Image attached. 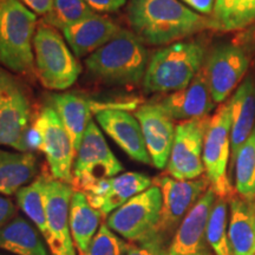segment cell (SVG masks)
<instances>
[{"instance_id":"6da1fadb","label":"cell","mask_w":255,"mask_h":255,"mask_svg":"<svg viewBox=\"0 0 255 255\" xmlns=\"http://www.w3.org/2000/svg\"><path fill=\"white\" fill-rule=\"evenodd\" d=\"M127 17L133 33L150 45H170L199 32L216 31L210 15L199 14L178 0H130Z\"/></svg>"},{"instance_id":"7a4b0ae2","label":"cell","mask_w":255,"mask_h":255,"mask_svg":"<svg viewBox=\"0 0 255 255\" xmlns=\"http://www.w3.org/2000/svg\"><path fill=\"white\" fill-rule=\"evenodd\" d=\"M148 63L149 55L144 43L126 28H121L113 39L85 60L92 77L105 84L121 87L143 82Z\"/></svg>"},{"instance_id":"3957f363","label":"cell","mask_w":255,"mask_h":255,"mask_svg":"<svg viewBox=\"0 0 255 255\" xmlns=\"http://www.w3.org/2000/svg\"><path fill=\"white\" fill-rule=\"evenodd\" d=\"M205 46L181 40L156 51L146 66L143 88L148 94L175 92L188 87L205 64Z\"/></svg>"},{"instance_id":"277c9868","label":"cell","mask_w":255,"mask_h":255,"mask_svg":"<svg viewBox=\"0 0 255 255\" xmlns=\"http://www.w3.org/2000/svg\"><path fill=\"white\" fill-rule=\"evenodd\" d=\"M37 15L20 0H0V64L8 71L31 75Z\"/></svg>"},{"instance_id":"5b68a950","label":"cell","mask_w":255,"mask_h":255,"mask_svg":"<svg viewBox=\"0 0 255 255\" xmlns=\"http://www.w3.org/2000/svg\"><path fill=\"white\" fill-rule=\"evenodd\" d=\"M33 52L38 78L44 88L64 91L77 82L82 66L57 28L39 24L34 34Z\"/></svg>"},{"instance_id":"8992f818","label":"cell","mask_w":255,"mask_h":255,"mask_svg":"<svg viewBox=\"0 0 255 255\" xmlns=\"http://www.w3.org/2000/svg\"><path fill=\"white\" fill-rule=\"evenodd\" d=\"M31 127V103L24 83L0 66V145L32 152L28 144Z\"/></svg>"},{"instance_id":"52a82bcc","label":"cell","mask_w":255,"mask_h":255,"mask_svg":"<svg viewBox=\"0 0 255 255\" xmlns=\"http://www.w3.org/2000/svg\"><path fill=\"white\" fill-rule=\"evenodd\" d=\"M231 103L227 100L220 104L215 114L210 116L202 154L209 188L216 196L226 200H231L235 195L227 174L231 154Z\"/></svg>"},{"instance_id":"ba28073f","label":"cell","mask_w":255,"mask_h":255,"mask_svg":"<svg viewBox=\"0 0 255 255\" xmlns=\"http://www.w3.org/2000/svg\"><path fill=\"white\" fill-rule=\"evenodd\" d=\"M122 170V163L108 145L97 123L91 121L76 152L72 186L83 191L95 182L117 176Z\"/></svg>"},{"instance_id":"9c48e42d","label":"cell","mask_w":255,"mask_h":255,"mask_svg":"<svg viewBox=\"0 0 255 255\" xmlns=\"http://www.w3.org/2000/svg\"><path fill=\"white\" fill-rule=\"evenodd\" d=\"M32 126L39 138V150L45 155L52 177L72 184L76 150L55 108L45 105Z\"/></svg>"},{"instance_id":"30bf717a","label":"cell","mask_w":255,"mask_h":255,"mask_svg":"<svg viewBox=\"0 0 255 255\" xmlns=\"http://www.w3.org/2000/svg\"><path fill=\"white\" fill-rule=\"evenodd\" d=\"M161 209V189L152 184L111 213L105 225L128 241H141L156 233Z\"/></svg>"},{"instance_id":"8fae6325","label":"cell","mask_w":255,"mask_h":255,"mask_svg":"<svg viewBox=\"0 0 255 255\" xmlns=\"http://www.w3.org/2000/svg\"><path fill=\"white\" fill-rule=\"evenodd\" d=\"M210 116L184 121L175 127V137L167 164L169 176L188 181L199 178L205 173L202 161L203 143Z\"/></svg>"},{"instance_id":"7c38bea8","label":"cell","mask_w":255,"mask_h":255,"mask_svg":"<svg viewBox=\"0 0 255 255\" xmlns=\"http://www.w3.org/2000/svg\"><path fill=\"white\" fill-rule=\"evenodd\" d=\"M154 184L162 193L161 216L156 233L163 239L169 233L177 231L188 213L209 188L206 176L181 181L169 175H162L155 178Z\"/></svg>"},{"instance_id":"4fadbf2b","label":"cell","mask_w":255,"mask_h":255,"mask_svg":"<svg viewBox=\"0 0 255 255\" xmlns=\"http://www.w3.org/2000/svg\"><path fill=\"white\" fill-rule=\"evenodd\" d=\"M71 186L46 176L44 189L47 223L45 241L52 255H77L70 232V203L75 193Z\"/></svg>"},{"instance_id":"5bb4252c","label":"cell","mask_w":255,"mask_h":255,"mask_svg":"<svg viewBox=\"0 0 255 255\" xmlns=\"http://www.w3.org/2000/svg\"><path fill=\"white\" fill-rule=\"evenodd\" d=\"M251 58L233 43L215 46L207 57V70L212 97L216 104L227 101L245 77L251 65Z\"/></svg>"},{"instance_id":"9a60e30c","label":"cell","mask_w":255,"mask_h":255,"mask_svg":"<svg viewBox=\"0 0 255 255\" xmlns=\"http://www.w3.org/2000/svg\"><path fill=\"white\" fill-rule=\"evenodd\" d=\"M216 199L214 191L208 188L178 226L165 255H213L206 229Z\"/></svg>"},{"instance_id":"2e32d148","label":"cell","mask_w":255,"mask_h":255,"mask_svg":"<svg viewBox=\"0 0 255 255\" xmlns=\"http://www.w3.org/2000/svg\"><path fill=\"white\" fill-rule=\"evenodd\" d=\"M136 120L141 126L151 164L157 169L167 167L175 137L174 120L159 103H148L137 108Z\"/></svg>"},{"instance_id":"e0dca14e","label":"cell","mask_w":255,"mask_h":255,"mask_svg":"<svg viewBox=\"0 0 255 255\" xmlns=\"http://www.w3.org/2000/svg\"><path fill=\"white\" fill-rule=\"evenodd\" d=\"M152 184L154 182L148 175L129 171L95 182L83 190V193L87 195L94 208L100 210L103 216H109L111 213L122 207L133 196L150 188Z\"/></svg>"},{"instance_id":"ac0fdd59","label":"cell","mask_w":255,"mask_h":255,"mask_svg":"<svg viewBox=\"0 0 255 255\" xmlns=\"http://www.w3.org/2000/svg\"><path fill=\"white\" fill-rule=\"evenodd\" d=\"M52 107L58 114L62 122L65 127L66 131L71 137L75 150L77 152L81 145L83 135L91 122V116L98 111L105 109H123L128 108L135 109V103H100V102L89 101L83 96L72 94V92H62V94H53L51 96Z\"/></svg>"},{"instance_id":"d6986e66","label":"cell","mask_w":255,"mask_h":255,"mask_svg":"<svg viewBox=\"0 0 255 255\" xmlns=\"http://www.w3.org/2000/svg\"><path fill=\"white\" fill-rule=\"evenodd\" d=\"M159 104L171 119L180 122L209 116L216 103L212 97L205 64L188 87L171 92Z\"/></svg>"},{"instance_id":"ffe728a7","label":"cell","mask_w":255,"mask_h":255,"mask_svg":"<svg viewBox=\"0 0 255 255\" xmlns=\"http://www.w3.org/2000/svg\"><path fill=\"white\" fill-rule=\"evenodd\" d=\"M95 120L130 158L144 164H151L141 126L135 116L123 109H105L98 111L95 115Z\"/></svg>"},{"instance_id":"44dd1931","label":"cell","mask_w":255,"mask_h":255,"mask_svg":"<svg viewBox=\"0 0 255 255\" xmlns=\"http://www.w3.org/2000/svg\"><path fill=\"white\" fill-rule=\"evenodd\" d=\"M121 28L122 27L110 18L94 14L77 24L65 27L62 32L66 43L72 49L73 55L82 58L101 49L119 33Z\"/></svg>"},{"instance_id":"7402d4cb","label":"cell","mask_w":255,"mask_h":255,"mask_svg":"<svg viewBox=\"0 0 255 255\" xmlns=\"http://www.w3.org/2000/svg\"><path fill=\"white\" fill-rule=\"evenodd\" d=\"M231 103V156L232 165L239 150L255 127V79L248 77L239 85L229 100Z\"/></svg>"},{"instance_id":"603a6c76","label":"cell","mask_w":255,"mask_h":255,"mask_svg":"<svg viewBox=\"0 0 255 255\" xmlns=\"http://www.w3.org/2000/svg\"><path fill=\"white\" fill-rule=\"evenodd\" d=\"M228 240L232 255H255V197L229 200Z\"/></svg>"},{"instance_id":"cb8c5ba5","label":"cell","mask_w":255,"mask_h":255,"mask_svg":"<svg viewBox=\"0 0 255 255\" xmlns=\"http://www.w3.org/2000/svg\"><path fill=\"white\" fill-rule=\"evenodd\" d=\"M41 233L28 219L14 216L0 226V250L14 255H50Z\"/></svg>"},{"instance_id":"d4e9b609","label":"cell","mask_w":255,"mask_h":255,"mask_svg":"<svg viewBox=\"0 0 255 255\" xmlns=\"http://www.w3.org/2000/svg\"><path fill=\"white\" fill-rule=\"evenodd\" d=\"M102 213L94 208L83 191L76 190L70 203V232L77 255H87L101 228Z\"/></svg>"},{"instance_id":"484cf974","label":"cell","mask_w":255,"mask_h":255,"mask_svg":"<svg viewBox=\"0 0 255 255\" xmlns=\"http://www.w3.org/2000/svg\"><path fill=\"white\" fill-rule=\"evenodd\" d=\"M37 173L38 161L33 152L0 149V195H15L34 181Z\"/></svg>"},{"instance_id":"4316f807","label":"cell","mask_w":255,"mask_h":255,"mask_svg":"<svg viewBox=\"0 0 255 255\" xmlns=\"http://www.w3.org/2000/svg\"><path fill=\"white\" fill-rule=\"evenodd\" d=\"M210 17L215 21L216 31H242L255 21V0H225Z\"/></svg>"},{"instance_id":"83f0119b","label":"cell","mask_w":255,"mask_h":255,"mask_svg":"<svg viewBox=\"0 0 255 255\" xmlns=\"http://www.w3.org/2000/svg\"><path fill=\"white\" fill-rule=\"evenodd\" d=\"M45 181L46 175H40L15 194L19 208L23 210L28 220L36 226L44 239L47 237L45 200H44Z\"/></svg>"},{"instance_id":"f1b7e54d","label":"cell","mask_w":255,"mask_h":255,"mask_svg":"<svg viewBox=\"0 0 255 255\" xmlns=\"http://www.w3.org/2000/svg\"><path fill=\"white\" fill-rule=\"evenodd\" d=\"M235 165V190L244 199L255 197V127L239 150Z\"/></svg>"},{"instance_id":"f546056e","label":"cell","mask_w":255,"mask_h":255,"mask_svg":"<svg viewBox=\"0 0 255 255\" xmlns=\"http://www.w3.org/2000/svg\"><path fill=\"white\" fill-rule=\"evenodd\" d=\"M228 203L218 197L210 212L206 235L214 255H232L228 240Z\"/></svg>"},{"instance_id":"4dcf8cb0","label":"cell","mask_w":255,"mask_h":255,"mask_svg":"<svg viewBox=\"0 0 255 255\" xmlns=\"http://www.w3.org/2000/svg\"><path fill=\"white\" fill-rule=\"evenodd\" d=\"M94 14L95 11L84 0H55L52 9L44 15L40 23L63 31Z\"/></svg>"},{"instance_id":"1f68e13d","label":"cell","mask_w":255,"mask_h":255,"mask_svg":"<svg viewBox=\"0 0 255 255\" xmlns=\"http://www.w3.org/2000/svg\"><path fill=\"white\" fill-rule=\"evenodd\" d=\"M128 244L107 225H102L87 255H127Z\"/></svg>"},{"instance_id":"d6a6232c","label":"cell","mask_w":255,"mask_h":255,"mask_svg":"<svg viewBox=\"0 0 255 255\" xmlns=\"http://www.w3.org/2000/svg\"><path fill=\"white\" fill-rule=\"evenodd\" d=\"M167 250L164 247V239L157 233L144 240L131 242L128 245L127 255H165Z\"/></svg>"},{"instance_id":"836d02e7","label":"cell","mask_w":255,"mask_h":255,"mask_svg":"<svg viewBox=\"0 0 255 255\" xmlns=\"http://www.w3.org/2000/svg\"><path fill=\"white\" fill-rule=\"evenodd\" d=\"M234 45L248 55L251 60L255 59V21L245 30L239 31L232 41Z\"/></svg>"},{"instance_id":"e575fe53","label":"cell","mask_w":255,"mask_h":255,"mask_svg":"<svg viewBox=\"0 0 255 255\" xmlns=\"http://www.w3.org/2000/svg\"><path fill=\"white\" fill-rule=\"evenodd\" d=\"M94 11L115 12L126 5L127 0H84Z\"/></svg>"},{"instance_id":"d590c367","label":"cell","mask_w":255,"mask_h":255,"mask_svg":"<svg viewBox=\"0 0 255 255\" xmlns=\"http://www.w3.org/2000/svg\"><path fill=\"white\" fill-rule=\"evenodd\" d=\"M17 216V207L8 197L0 195V226L5 225Z\"/></svg>"},{"instance_id":"8d00e7d4","label":"cell","mask_w":255,"mask_h":255,"mask_svg":"<svg viewBox=\"0 0 255 255\" xmlns=\"http://www.w3.org/2000/svg\"><path fill=\"white\" fill-rule=\"evenodd\" d=\"M21 1L36 14L46 15L52 9L55 0H21Z\"/></svg>"},{"instance_id":"74e56055","label":"cell","mask_w":255,"mask_h":255,"mask_svg":"<svg viewBox=\"0 0 255 255\" xmlns=\"http://www.w3.org/2000/svg\"><path fill=\"white\" fill-rule=\"evenodd\" d=\"M182 1L189 7L200 12L201 14L212 15L216 0H182Z\"/></svg>"},{"instance_id":"f35d334b","label":"cell","mask_w":255,"mask_h":255,"mask_svg":"<svg viewBox=\"0 0 255 255\" xmlns=\"http://www.w3.org/2000/svg\"><path fill=\"white\" fill-rule=\"evenodd\" d=\"M223 2H225V0H216L214 8H215V7H219V6H221V5L223 4Z\"/></svg>"},{"instance_id":"ab89813d","label":"cell","mask_w":255,"mask_h":255,"mask_svg":"<svg viewBox=\"0 0 255 255\" xmlns=\"http://www.w3.org/2000/svg\"><path fill=\"white\" fill-rule=\"evenodd\" d=\"M0 255H4V254H0Z\"/></svg>"}]
</instances>
